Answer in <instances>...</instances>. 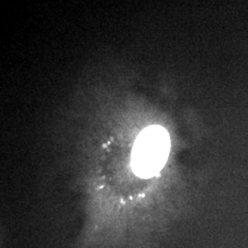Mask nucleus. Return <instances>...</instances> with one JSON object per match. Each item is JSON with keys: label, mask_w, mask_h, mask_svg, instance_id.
<instances>
[{"label": "nucleus", "mask_w": 248, "mask_h": 248, "mask_svg": "<svg viewBox=\"0 0 248 248\" xmlns=\"http://www.w3.org/2000/svg\"><path fill=\"white\" fill-rule=\"evenodd\" d=\"M170 149L168 132L160 126L145 129L137 138L133 152V168L137 175L150 177L166 164Z\"/></svg>", "instance_id": "f257e3e1"}]
</instances>
